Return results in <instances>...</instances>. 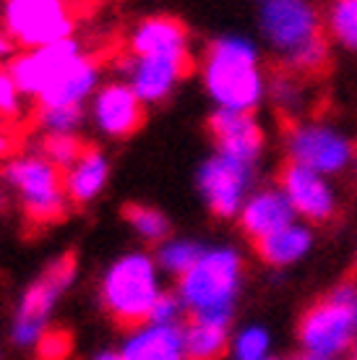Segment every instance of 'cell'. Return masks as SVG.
I'll return each mask as SVG.
<instances>
[{"mask_svg":"<svg viewBox=\"0 0 357 360\" xmlns=\"http://www.w3.org/2000/svg\"><path fill=\"white\" fill-rule=\"evenodd\" d=\"M157 297L154 266L146 256L120 259L102 285V306L117 329H141L149 324Z\"/></svg>","mask_w":357,"mask_h":360,"instance_id":"obj_1","label":"cell"},{"mask_svg":"<svg viewBox=\"0 0 357 360\" xmlns=\"http://www.w3.org/2000/svg\"><path fill=\"white\" fill-rule=\"evenodd\" d=\"M206 86L224 110L245 112L259 102L261 76L250 45L240 39H216L206 50Z\"/></svg>","mask_w":357,"mask_h":360,"instance_id":"obj_2","label":"cell"},{"mask_svg":"<svg viewBox=\"0 0 357 360\" xmlns=\"http://www.w3.org/2000/svg\"><path fill=\"white\" fill-rule=\"evenodd\" d=\"M3 175L21 191L29 225H55L68 214L65 170L42 160H13Z\"/></svg>","mask_w":357,"mask_h":360,"instance_id":"obj_3","label":"cell"},{"mask_svg":"<svg viewBox=\"0 0 357 360\" xmlns=\"http://www.w3.org/2000/svg\"><path fill=\"white\" fill-rule=\"evenodd\" d=\"M352 321H355V290L342 282L329 295L318 297L297 321V337L305 352L334 355L352 345Z\"/></svg>","mask_w":357,"mask_h":360,"instance_id":"obj_4","label":"cell"},{"mask_svg":"<svg viewBox=\"0 0 357 360\" xmlns=\"http://www.w3.org/2000/svg\"><path fill=\"white\" fill-rule=\"evenodd\" d=\"M178 279L190 311H224L240 282V259L233 251L204 253Z\"/></svg>","mask_w":357,"mask_h":360,"instance_id":"obj_5","label":"cell"},{"mask_svg":"<svg viewBox=\"0 0 357 360\" xmlns=\"http://www.w3.org/2000/svg\"><path fill=\"white\" fill-rule=\"evenodd\" d=\"M8 32L27 47H50L73 32V8L55 0H13L6 6Z\"/></svg>","mask_w":357,"mask_h":360,"instance_id":"obj_6","label":"cell"},{"mask_svg":"<svg viewBox=\"0 0 357 360\" xmlns=\"http://www.w3.org/2000/svg\"><path fill=\"white\" fill-rule=\"evenodd\" d=\"M73 274H76V251H68L63 253L60 259H55L42 271V277L29 288L24 303H21V311H18L16 329H13L18 345H29L42 337L47 314L58 300V295L65 290V285H71Z\"/></svg>","mask_w":357,"mask_h":360,"instance_id":"obj_7","label":"cell"},{"mask_svg":"<svg viewBox=\"0 0 357 360\" xmlns=\"http://www.w3.org/2000/svg\"><path fill=\"white\" fill-rule=\"evenodd\" d=\"M282 128L290 141V160L313 172L339 170L352 152L344 139L323 128H303L297 120H282Z\"/></svg>","mask_w":357,"mask_h":360,"instance_id":"obj_8","label":"cell"},{"mask_svg":"<svg viewBox=\"0 0 357 360\" xmlns=\"http://www.w3.org/2000/svg\"><path fill=\"white\" fill-rule=\"evenodd\" d=\"M261 21L271 42L287 50V55L305 47L323 32H329L321 13H316V8L303 3H266Z\"/></svg>","mask_w":357,"mask_h":360,"instance_id":"obj_9","label":"cell"},{"mask_svg":"<svg viewBox=\"0 0 357 360\" xmlns=\"http://www.w3.org/2000/svg\"><path fill=\"white\" fill-rule=\"evenodd\" d=\"M279 188L285 191L290 207L300 212L311 222H329L334 217V198L326 183L308 167H300L292 160H285L277 172Z\"/></svg>","mask_w":357,"mask_h":360,"instance_id":"obj_10","label":"cell"},{"mask_svg":"<svg viewBox=\"0 0 357 360\" xmlns=\"http://www.w3.org/2000/svg\"><path fill=\"white\" fill-rule=\"evenodd\" d=\"M79 58V47L71 39H63L58 45L42 47L32 55H24V58H16L11 63L8 76L13 79L21 91H29V94H42L55 84V79L60 76L68 65Z\"/></svg>","mask_w":357,"mask_h":360,"instance_id":"obj_11","label":"cell"},{"mask_svg":"<svg viewBox=\"0 0 357 360\" xmlns=\"http://www.w3.org/2000/svg\"><path fill=\"white\" fill-rule=\"evenodd\" d=\"M250 167L248 162H238L230 157H216L201 167L198 183L204 191L206 201L216 217H230L238 209L242 188L248 183Z\"/></svg>","mask_w":357,"mask_h":360,"instance_id":"obj_12","label":"cell"},{"mask_svg":"<svg viewBox=\"0 0 357 360\" xmlns=\"http://www.w3.org/2000/svg\"><path fill=\"white\" fill-rule=\"evenodd\" d=\"M209 134L219 146L222 157L238 160V162H250L264 146V131L256 126V120L248 112L238 110H219L209 117Z\"/></svg>","mask_w":357,"mask_h":360,"instance_id":"obj_13","label":"cell"},{"mask_svg":"<svg viewBox=\"0 0 357 360\" xmlns=\"http://www.w3.org/2000/svg\"><path fill=\"white\" fill-rule=\"evenodd\" d=\"M196 68L190 53L141 58L134 68V91L141 99H162L178 79L190 76Z\"/></svg>","mask_w":357,"mask_h":360,"instance_id":"obj_14","label":"cell"},{"mask_svg":"<svg viewBox=\"0 0 357 360\" xmlns=\"http://www.w3.org/2000/svg\"><path fill=\"white\" fill-rule=\"evenodd\" d=\"M97 120L108 134L131 136L141 131V126L146 123V110L141 105V97L131 86L112 84L99 91Z\"/></svg>","mask_w":357,"mask_h":360,"instance_id":"obj_15","label":"cell"},{"mask_svg":"<svg viewBox=\"0 0 357 360\" xmlns=\"http://www.w3.org/2000/svg\"><path fill=\"white\" fill-rule=\"evenodd\" d=\"M99 73V55H79L65 71L55 79L47 91L37 97V110H55L79 105L81 97L91 89Z\"/></svg>","mask_w":357,"mask_h":360,"instance_id":"obj_16","label":"cell"},{"mask_svg":"<svg viewBox=\"0 0 357 360\" xmlns=\"http://www.w3.org/2000/svg\"><path fill=\"white\" fill-rule=\"evenodd\" d=\"M188 27L175 16H154L146 18L141 27L136 29L131 50L141 58H154V55H175L186 53Z\"/></svg>","mask_w":357,"mask_h":360,"instance_id":"obj_17","label":"cell"},{"mask_svg":"<svg viewBox=\"0 0 357 360\" xmlns=\"http://www.w3.org/2000/svg\"><path fill=\"white\" fill-rule=\"evenodd\" d=\"M290 217H292V207L285 196L279 193H259L256 198H250L248 207L242 209L240 214V230L253 240L259 238H266L271 233H279L290 227Z\"/></svg>","mask_w":357,"mask_h":360,"instance_id":"obj_18","label":"cell"},{"mask_svg":"<svg viewBox=\"0 0 357 360\" xmlns=\"http://www.w3.org/2000/svg\"><path fill=\"white\" fill-rule=\"evenodd\" d=\"M183 352H186V360H222L227 352L224 324L206 321L193 311H188L186 329H183Z\"/></svg>","mask_w":357,"mask_h":360,"instance_id":"obj_19","label":"cell"},{"mask_svg":"<svg viewBox=\"0 0 357 360\" xmlns=\"http://www.w3.org/2000/svg\"><path fill=\"white\" fill-rule=\"evenodd\" d=\"M128 360H186L183 332L178 326H154L131 340L123 352Z\"/></svg>","mask_w":357,"mask_h":360,"instance_id":"obj_20","label":"cell"},{"mask_svg":"<svg viewBox=\"0 0 357 360\" xmlns=\"http://www.w3.org/2000/svg\"><path fill=\"white\" fill-rule=\"evenodd\" d=\"M311 245V235L300 230V227H285L279 233H271L266 238L253 240V251L264 264L271 266H285L292 264L297 256H303Z\"/></svg>","mask_w":357,"mask_h":360,"instance_id":"obj_21","label":"cell"},{"mask_svg":"<svg viewBox=\"0 0 357 360\" xmlns=\"http://www.w3.org/2000/svg\"><path fill=\"white\" fill-rule=\"evenodd\" d=\"M108 178V165L97 152V146L91 149L84 160H81L73 170L65 172V191H68V201L73 204H84L89 201Z\"/></svg>","mask_w":357,"mask_h":360,"instance_id":"obj_22","label":"cell"},{"mask_svg":"<svg viewBox=\"0 0 357 360\" xmlns=\"http://www.w3.org/2000/svg\"><path fill=\"white\" fill-rule=\"evenodd\" d=\"M91 149H94V146L86 144V141H81L79 136H71V134H50L45 141H42L45 160L58 165V167L65 172L73 170Z\"/></svg>","mask_w":357,"mask_h":360,"instance_id":"obj_23","label":"cell"},{"mask_svg":"<svg viewBox=\"0 0 357 360\" xmlns=\"http://www.w3.org/2000/svg\"><path fill=\"white\" fill-rule=\"evenodd\" d=\"M123 217L146 238V240H154V243H157V240H164L167 233H170L167 219L152 207H143V204H134V201H131V204L123 207Z\"/></svg>","mask_w":357,"mask_h":360,"instance_id":"obj_24","label":"cell"},{"mask_svg":"<svg viewBox=\"0 0 357 360\" xmlns=\"http://www.w3.org/2000/svg\"><path fill=\"white\" fill-rule=\"evenodd\" d=\"M329 34L349 47L357 45V0H342L331 8Z\"/></svg>","mask_w":357,"mask_h":360,"instance_id":"obj_25","label":"cell"},{"mask_svg":"<svg viewBox=\"0 0 357 360\" xmlns=\"http://www.w3.org/2000/svg\"><path fill=\"white\" fill-rule=\"evenodd\" d=\"M73 337L68 329H45L37 340V360H68Z\"/></svg>","mask_w":357,"mask_h":360,"instance_id":"obj_26","label":"cell"},{"mask_svg":"<svg viewBox=\"0 0 357 360\" xmlns=\"http://www.w3.org/2000/svg\"><path fill=\"white\" fill-rule=\"evenodd\" d=\"M204 256V251L193 243H172L162 251V264L170 271H175L178 277H183L193 264Z\"/></svg>","mask_w":357,"mask_h":360,"instance_id":"obj_27","label":"cell"},{"mask_svg":"<svg viewBox=\"0 0 357 360\" xmlns=\"http://www.w3.org/2000/svg\"><path fill=\"white\" fill-rule=\"evenodd\" d=\"M34 117H37V123H45V126H50V128H71L73 123H79L81 110H79V105L55 108V110H37Z\"/></svg>","mask_w":357,"mask_h":360,"instance_id":"obj_28","label":"cell"},{"mask_svg":"<svg viewBox=\"0 0 357 360\" xmlns=\"http://www.w3.org/2000/svg\"><path fill=\"white\" fill-rule=\"evenodd\" d=\"M266 334L261 332V329H250L240 337V342H238V358L240 360H259L266 350Z\"/></svg>","mask_w":357,"mask_h":360,"instance_id":"obj_29","label":"cell"},{"mask_svg":"<svg viewBox=\"0 0 357 360\" xmlns=\"http://www.w3.org/2000/svg\"><path fill=\"white\" fill-rule=\"evenodd\" d=\"M175 314H178V300H175V295L164 292V295H160V297H157V303H154L152 324L170 326V321L175 319Z\"/></svg>","mask_w":357,"mask_h":360,"instance_id":"obj_30","label":"cell"},{"mask_svg":"<svg viewBox=\"0 0 357 360\" xmlns=\"http://www.w3.org/2000/svg\"><path fill=\"white\" fill-rule=\"evenodd\" d=\"M0 115H16V84L6 73H0Z\"/></svg>","mask_w":357,"mask_h":360,"instance_id":"obj_31","label":"cell"},{"mask_svg":"<svg viewBox=\"0 0 357 360\" xmlns=\"http://www.w3.org/2000/svg\"><path fill=\"white\" fill-rule=\"evenodd\" d=\"M21 144V136L8 126H0V157H8L13 154Z\"/></svg>","mask_w":357,"mask_h":360,"instance_id":"obj_32","label":"cell"},{"mask_svg":"<svg viewBox=\"0 0 357 360\" xmlns=\"http://www.w3.org/2000/svg\"><path fill=\"white\" fill-rule=\"evenodd\" d=\"M355 282H357V256H355V262H352V266H349L347 277H344V285L355 288Z\"/></svg>","mask_w":357,"mask_h":360,"instance_id":"obj_33","label":"cell"},{"mask_svg":"<svg viewBox=\"0 0 357 360\" xmlns=\"http://www.w3.org/2000/svg\"><path fill=\"white\" fill-rule=\"evenodd\" d=\"M290 360H326V358H321V355H313V352H297V355H292Z\"/></svg>","mask_w":357,"mask_h":360,"instance_id":"obj_34","label":"cell"},{"mask_svg":"<svg viewBox=\"0 0 357 360\" xmlns=\"http://www.w3.org/2000/svg\"><path fill=\"white\" fill-rule=\"evenodd\" d=\"M97 360H128V358L120 355V352H105V355H99Z\"/></svg>","mask_w":357,"mask_h":360,"instance_id":"obj_35","label":"cell"},{"mask_svg":"<svg viewBox=\"0 0 357 360\" xmlns=\"http://www.w3.org/2000/svg\"><path fill=\"white\" fill-rule=\"evenodd\" d=\"M11 50V42L6 39V37H0V55H6Z\"/></svg>","mask_w":357,"mask_h":360,"instance_id":"obj_36","label":"cell"},{"mask_svg":"<svg viewBox=\"0 0 357 360\" xmlns=\"http://www.w3.org/2000/svg\"><path fill=\"white\" fill-rule=\"evenodd\" d=\"M352 154H355V160H357V141L352 144Z\"/></svg>","mask_w":357,"mask_h":360,"instance_id":"obj_37","label":"cell"},{"mask_svg":"<svg viewBox=\"0 0 357 360\" xmlns=\"http://www.w3.org/2000/svg\"><path fill=\"white\" fill-rule=\"evenodd\" d=\"M355 324H357V306H355Z\"/></svg>","mask_w":357,"mask_h":360,"instance_id":"obj_38","label":"cell"},{"mask_svg":"<svg viewBox=\"0 0 357 360\" xmlns=\"http://www.w3.org/2000/svg\"><path fill=\"white\" fill-rule=\"evenodd\" d=\"M355 355H357V345H355Z\"/></svg>","mask_w":357,"mask_h":360,"instance_id":"obj_39","label":"cell"},{"mask_svg":"<svg viewBox=\"0 0 357 360\" xmlns=\"http://www.w3.org/2000/svg\"><path fill=\"white\" fill-rule=\"evenodd\" d=\"M355 360H357V358H355Z\"/></svg>","mask_w":357,"mask_h":360,"instance_id":"obj_40","label":"cell"}]
</instances>
